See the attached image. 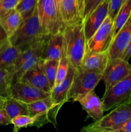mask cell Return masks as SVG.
<instances>
[{
	"label": "cell",
	"mask_w": 131,
	"mask_h": 132,
	"mask_svg": "<svg viewBox=\"0 0 131 132\" xmlns=\"http://www.w3.org/2000/svg\"><path fill=\"white\" fill-rule=\"evenodd\" d=\"M63 36L64 48L69 63L75 69L80 68L87 52L83 22L66 26L63 30Z\"/></svg>",
	"instance_id": "1"
},
{
	"label": "cell",
	"mask_w": 131,
	"mask_h": 132,
	"mask_svg": "<svg viewBox=\"0 0 131 132\" xmlns=\"http://www.w3.org/2000/svg\"><path fill=\"white\" fill-rule=\"evenodd\" d=\"M46 35L41 26L36 8L33 14L24 19L18 29L9 37V42L19 48L21 50H23L41 40Z\"/></svg>",
	"instance_id": "2"
},
{
	"label": "cell",
	"mask_w": 131,
	"mask_h": 132,
	"mask_svg": "<svg viewBox=\"0 0 131 132\" xmlns=\"http://www.w3.org/2000/svg\"><path fill=\"white\" fill-rule=\"evenodd\" d=\"M100 120L83 127L81 131L113 132L131 117V101L117 106Z\"/></svg>",
	"instance_id": "3"
},
{
	"label": "cell",
	"mask_w": 131,
	"mask_h": 132,
	"mask_svg": "<svg viewBox=\"0 0 131 132\" xmlns=\"http://www.w3.org/2000/svg\"><path fill=\"white\" fill-rule=\"evenodd\" d=\"M37 10L45 34L63 32L66 27L55 0H39Z\"/></svg>",
	"instance_id": "4"
},
{
	"label": "cell",
	"mask_w": 131,
	"mask_h": 132,
	"mask_svg": "<svg viewBox=\"0 0 131 132\" xmlns=\"http://www.w3.org/2000/svg\"><path fill=\"white\" fill-rule=\"evenodd\" d=\"M102 73L76 68L73 81L68 94V101L77 102L79 98L95 90L101 80Z\"/></svg>",
	"instance_id": "5"
},
{
	"label": "cell",
	"mask_w": 131,
	"mask_h": 132,
	"mask_svg": "<svg viewBox=\"0 0 131 132\" xmlns=\"http://www.w3.org/2000/svg\"><path fill=\"white\" fill-rule=\"evenodd\" d=\"M28 114L36 119L35 126L42 127L47 123L56 124V117L60 108L53 102L50 95L44 99L27 104Z\"/></svg>",
	"instance_id": "6"
},
{
	"label": "cell",
	"mask_w": 131,
	"mask_h": 132,
	"mask_svg": "<svg viewBox=\"0 0 131 132\" xmlns=\"http://www.w3.org/2000/svg\"><path fill=\"white\" fill-rule=\"evenodd\" d=\"M101 100L105 112L131 101V73L115 85L105 90Z\"/></svg>",
	"instance_id": "7"
},
{
	"label": "cell",
	"mask_w": 131,
	"mask_h": 132,
	"mask_svg": "<svg viewBox=\"0 0 131 132\" xmlns=\"http://www.w3.org/2000/svg\"><path fill=\"white\" fill-rule=\"evenodd\" d=\"M113 24L114 20L108 15L101 26L87 41V51H109L113 40Z\"/></svg>",
	"instance_id": "8"
},
{
	"label": "cell",
	"mask_w": 131,
	"mask_h": 132,
	"mask_svg": "<svg viewBox=\"0 0 131 132\" xmlns=\"http://www.w3.org/2000/svg\"><path fill=\"white\" fill-rule=\"evenodd\" d=\"M131 73V64L122 58L109 59L102 73L105 90L119 82Z\"/></svg>",
	"instance_id": "9"
},
{
	"label": "cell",
	"mask_w": 131,
	"mask_h": 132,
	"mask_svg": "<svg viewBox=\"0 0 131 132\" xmlns=\"http://www.w3.org/2000/svg\"><path fill=\"white\" fill-rule=\"evenodd\" d=\"M85 6L86 0H61L60 13L65 27L83 23Z\"/></svg>",
	"instance_id": "10"
},
{
	"label": "cell",
	"mask_w": 131,
	"mask_h": 132,
	"mask_svg": "<svg viewBox=\"0 0 131 132\" xmlns=\"http://www.w3.org/2000/svg\"><path fill=\"white\" fill-rule=\"evenodd\" d=\"M50 95V92L37 88L21 81L13 83L9 91V96L26 104L44 99Z\"/></svg>",
	"instance_id": "11"
},
{
	"label": "cell",
	"mask_w": 131,
	"mask_h": 132,
	"mask_svg": "<svg viewBox=\"0 0 131 132\" xmlns=\"http://www.w3.org/2000/svg\"><path fill=\"white\" fill-rule=\"evenodd\" d=\"M109 0H105L98 5L83 19V26L86 39L89 40L101 26L108 15Z\"/></svg>",
	"instance_id": "12"
},
{
	"label": "cell",
	"mask_w": 131,
	"mask_h": 132,
	"mask_svg": "<svg viewBox=\"0 0 131 132\" xmlns=\"http://www.w3.org/2000/svg\"><path fill=\"white\" fill-rule=\"evenodd\" d=\"M131 39V14L116 36L113 39L109 54L110 59L121 58L124 54Z\"/></svg>",
	"instance_id": "13"
},
{
	"label": "cell",
	"mask_w": 131,
	"mask_h": 132,
	"mask_svg": "<svg viewBox=\"0 0 131 132\" xmlns=\"http://www.w3.org/2000/svg\"><path fill=\"white\" fill-rule=\"evenodd\" d=\"M77 102H78L83 110L86 111L87 117L95 121H98L104 116L105 112L104 103L94 90L81 97Z\"/></svg>",
	"instance_id": "14"
},
{
	"label": "cell",
	"mask_w": 131,
	"mask_h": 132,
	"mask_svg": "<svg viewBox=\"0 0 131 132\" xmlns=\"http://www.w3.org/2000/svg\"><path fill=\"white\" fill-rule=\"evenodd\" d=\"M109 59V51L98 52L87 50L80 68L86 70L103 73Z\"/></svg>",
	"instance_id": "15"
},
{
	"label": "cell",
	"mask_w": 131,
	"mask_h": 132,
	"mask_svg": "<svg viewBox=\"0 0 131 132\" xmlns=\"http://www.w3.org/2000/svg\"><path fill=\"white\" fill-rule=\"evenodd\" d=\"M75 68L69 63V69L65 78L58 85L54 86L50 92V96L53 102L60 108L68 101V94L70 89Z\"/></svg>",
	"instance_id": "16"
},
{
	"label": "cell",
	"mask_w": 131,
	"mask_h": 132,
	"mask_svg": "<svg viewBox=\"0 0 131 132\" xmlns=\"http://www.w3.org/2000/svg\"><path fill=\"white\" fill-rule=\"evenodd\" d=\"M64 48L63 32H58L49 36L42 55L41 59L59 61Z\"/></svg>",
	"instance_id": "17"
},
{
	"label": "cell",
	"mask_w": 131,
	"mask_h": 132,
	"mask_svg": "<svg viewBox=\"0 0 131 132\" xmlns=\"http://www.w3.org/2000/svg\"><path fill=\"white\" fill-rule=\"evenodd\" d=\"M19 81L41 89L47 92L51 90L48 81L39 63L35 67L30 68L21 76Z\"/></svg>",
	"instance_id": "18"
},
{
	"label": "cell",
	"mask_w": 131,
	"mask_h": 132,
	"mask_svg": "<svg viewBox=\"0 0 131 132\" xmlns=\"http://www.w3.org/2000/svg\"><path fill=\"white\" fill-rule=\"evenodd\" d=\"M23 21V17L15 9H12L0 17V24L8 37L18 29Z\"/></svg>",
	"instance_id": "19"
},
{
	"label": "cell",
	"mask_w": 131,
	"mask_h": 132,
	"mask_svg": "<svg viewBox=\"0 0 131 132\" xmlns=\"http://www.w3.org/2000/svg\"><path fill=\"white\" fill-rule=\"evenodd\" d=\"M21 49L10 42L0 49V69H7L10 72L20 54Z\"/></svg>",
	"instance_id": "20"
},
{
	"label": "cell",
	"mask_w": 131,
	"mask_h": 132,
	"mask_svg": "<svg viewBox=\"0 0 131 132\" xmlns=\"http://www.w3.org/2000/svg\"><path fill=\"white\" fill-rule=\"evenodd\" d=\"M1 106L5 110L11 120L20 115H29L27 104L10 96L4 98Z\"/></svg>",
	"instance_id": "21"
},
{
	"label": "cell",
	"mask_w": 131,
	"mask_h": 132,
	"mask_svg": "<svg viewBox=\"0 0 131 132\" xmlns=\"http://www.w3.org/2000/svg\"><path fill=\"white\" fill-rule=\"evenodd\" d=\"M131 14V0H127L123 4L114 19L113 37L114 38L121 28L124 26Z\"/></svg>",
	"instance_id": "22"
},
{
	"label": "cell",
	"mask_w": 131,
	"mask_h": 132,
	"mask_svg": "<svg viewBox=\"0 0 131 132\" xmlns=\"http://www.w3.org/2000/svg\"><path fill=\"white\" fill-rule=\"evenodd\" d=\"M58 64H59V61L57 60L41 59L39 62V65L44 73L51 90L55 86Z\"/></svg>",
	"instance_id": "23"
},
{
	"label": "cell",
	"mask_w": 131,
	"mask_h": 132,
	"mask_svg": "<svg viewBox=\"0 0 131 132\" xmlns=\"http://www.w3.org/2000/svg\"><path fill=\"white\" fill-rule=\"evenodd\" d=\"M13 74L7 69H0V97L9 96V91L12 85Z\"/></svg>",
	"instance_id": "24"
},
{
	"label": "cell",
	"mask_w": 131,
	"mask_h": 132,
	"mask_svg": "<svg viewBox=\"0 0 131 132\" xmlns=\"http://www.w3.org/2000/svg\"><path fill=\"white\" fill-rule=\"evenodd\" d=\"M11 124L14 126V131L17 132L22 128L35 126L36 119L30 115H20L12 119Z\"/></svg>",
	"instance_id": "25"
},
{
	"label": "cell",
	"mask_w": 131,
	"mask_h": 132,
	"mask_svg": "<svg viewBox=\"0 0 131 132\" xmlns=\"http://www.w3.org/2000/svg\"><path fill=\"white\" fill-rule=\"evenodd\" d=\"M39 0H20L15 9L20 13L23 18L30 16L37 8Z\"/></svg>",
	"instance_id": "26"
},
{
	"label": "cell",
	"mask_w": 131,
	"mask_h": 132,
	"mask_svg": "<svg viewBox=\"0 0 131 132\" xmlns=\"http://www.w3.org/2000/svg\"><path fill=\"white\" fill-rule=\"evenodd\" d=\"M69 67V62L67 58L66 55L65 50L63 48L62 54L60 57V59L59 61V64H58L57 68V73L56 79H55V85H58L60 83L66 76L68 73V69Z\"/></svg>",
	"instance_id": "27"
},
{
	"label": "cell",
	"mask_w": 131,
	"mask_h": 132,
	"mask_svg": "<svg viewBox=\"0 0 131 132\" xmlns=\"http://www.w3.org/2000/svg\"><path fill=\"white\" fill-rule=\"evenodd\" d=\"M20 0H0V17L15 9Z\"/></svg>",
	"instance_id": "28"
},
{
	"label": "cell",
	"mask_w": 131,
	"mask_h": 132,
	"mask_svg": "<svg viewBox=\"0 0 131 132\" xmlns=\"http://www.w3.org/2000/svg\"><path fill=\"white\" fill-rule=\"evenodd\" d=\"M127 0H109L108 15L114 20L121 6Z\"/></svg>",
	"instance_id": "29"
},
{
	"label": "cell",
	"mask_w": 131,
	"mask_h": 132,
	"mask_svg": "<svg viewBox=\"0 0 131 132\" xmlns=\"http://www.w3.org/2000/svg\"><path fill=\"white\" fill-rule=\"evenodd\" d=\"M105 0H86V6H85L84 18L88 15L98 5H100Z\"/></svg>",
	"instance_id": "30"
},
{
	"label": "cell",
	"mask_w": 131,
	"mask_h": 132,
	"mask_svg": "<svg viewBox=\"0 0 131 132\" xmlns=\"http://www.w3.org/2000/svg\"><path fill=\"white\" fill-rule=\"evenodd\" d=\"M11 124V119L3 107L0 106V125H8Z\"/></svg>",
	"instance_id": "31"
},
{
	"label": "cell",
	"mask_w": 131,
	"mask_h": 132,
	"mask_svg": "<svg viewBox=\"0 0 131 132\" xmlns=\"http://www.w3.org/2000/svg\"><path fill=\"white\" fill-rule=\"evenodd\" d=\"M113 132H131V117L125 122L117 127Z\"/></svg>",
	"instance_id": "32"
},
{
	"label": "cell",
	"mask_w": 131,
	"mask_h": 132,
	"mask_svg": "<svg viewBox=\"0 0 131 132\" xmlns=\"http://www.w3.org/2000/svg\"><path fill=\"white\" fill-rule=\"evenodd\" d=\"M9 43V37L0 24V49Z\"/></svg>",
	"instance_id": "33"
},
{
	"label": "cell",
	"mask_w": 131,
	"mask_h": 132,
	"mask_svg": "<svg viewBox=\"0 0 131 132\" xmlns=\"http://www.w3.org/2000/svg\"><path fill=\"white\" fill-rule=\"evenodd\" d=\"M130 57H131V39H130V41L129 44H128V46H127V49H126L125 52L124 54H123L121 58L124 59V60L128 61L129 59H130Z\"/></svg>",
	"instance_id": "34"
},
{
	"label": "cell",
	"mask_w": 131,
	"mask_h": 132,
	"mask_svg": "<svg viewBox=\"0 0 131 132\" xmlns=\"http://www.w3.org/2000/svg\"><path fill=\"white\" fill-rule=\"evenodd\" d=\"M3 99L4 98L0 97V106H1V104H2V102H3Z\"/></svg>",
	"instance_id": "35"
}]
</instances>
